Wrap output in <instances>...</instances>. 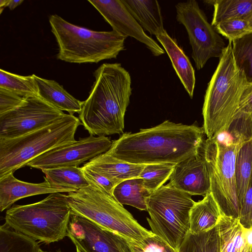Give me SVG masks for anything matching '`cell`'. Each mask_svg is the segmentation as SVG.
I'll list each match as a JSON object with an SVG mask.
<instances>
[{
  "instance_id": "cell-1",
  "label": "cell",
  "mask_w": 252,
  "mask_h": 252,
  "mask_svg": "<svg viewBox=\"0 0 252 252\" xmlns=\"http://www.w3.org/2000/svg\"><path fill=\"white\" fill-rule=\"evenodd\" d=\"M203 127L166 120L136 133H123L106 154L137 164H177L196 154L205 135Z\"/></svg>"
},
{
  "instance_id": "cell-2",
  "label": "cell",
  "mask_w": 252,
  "mask_h": 252,
  "mask_svg": "<svg viewBox=\"0 0 252 252\" xmlns=\"http://www.w3.org/2000/svg\"><path fill=\"white\" fill-rule=\"evenodd\" d=\"M94 75L95 81L79 113L82 125L94 136L123 133L132 93L129 72L121 63H103Z\"/></svg>"
},
{
  "instance_id": "cell-3",
  "label": "cell",
  "mask_w": 252,
  "mask_h": 252,
  "mask_svg": "<svg viewBox=\"0 0 252 252\" xmlns=\"http://www.w3.org/2000/svg\"><path fill=\"white\" fill-rule=\"evenodd\" d=\"M248 84L245 73L236 64L232 42L229 41L204 95L203 128L207 138L229 130Z\"/></svg>"
},
{
  "instance_id": "cell-4",
  "label": "cell",
  "mask_w": 252,
  "mask_h": 252,
  "mask_svg": "<svg viewBox=\"0 0 252 252\" xmlns=\"http://www.w3.org/2000/svg\"><path fill=\"white\" fill-rule=\"evenodd\" d=\"M58 45L57 58L71 63H97L116 59L126 36L116 31L98 32L74 25L57 14L49 17Z\"/></svg>"
},
{
  "instance_id": "cell-5",
  "label": "cell",
  "mask_w": 252,
  "mask_h": 252,
  "mask_svg": "<svg viewBox=\"0 0 252 252\" xmlns=\"http://www.w3.org/2000/svg\"><path fill=\"white\" fill-rule=\"evenodd\" d=\"M81 124L78 118L65 114L52 124L27 134L0 139V178L48 151L75 142V134Z\"/></svg>"
},
{
  "instance_id": "cell-6",
  "label": "cell",
  "mask_w": 252,
  "mask_h": 252,
  "mask_svg": "<svg viewBox=\"0 0 252 252\" xmlns=\"http://www.w3.org/2000/svg\"><path fill=\"white\" fill-rule=\"evenodd\" d=\"M71 215L66 195L52 193L36 203L13 206L6 212L5 223L16 231L48 244L67 236Z\"/></svg>"
},
{
  "instance_id": "cell-7",
  "label": "cell",
  "mask_w": 252,
  "mask_h": 252,
  "mask_svg": "<svg viewBox=\"0 0 252 252\" xmlns=\"http://www.w3.org/2000/svg\"><path fill=\"white\" fill-rule=\"evenodd\" d=\"M71 214L88 219L129 240L139 242L154 234L142 226L112 195L92 185L66 195Z\"/></svg>"
},
{
  "instance_id": "cell-8",
  "label": "cell",
  "mask_w": 252,
  "mask_h": 252,
  "mask_svg": "<svg viewBox=\"0 0 252 252\" xmlns=\"http://www.w3.org/2000/svg\"><path fill=\"white\" fill-rule=\"evenodd\" d=\"M188 193L163 185L146 199L152 233L178 251L189 230V213L195 203Z\"/></svg>"
},
{
  "instance_id": "cell-9",
  "label": "cell",
  "mask_w": 252,
  "mask_h": 252,
  "mask_svg": "<svg viewBox=\"0 0 252 252\" xmlns=\"http://www.w3.org/2000/svg\"><path fill=\"white\" fill-rule=\"evenodd\" d=\"M243 142L235 139L225 143L215 137L204 140L202 145L210 174V192L222 214L235 218L239 215L235 161Z\"/></svg>"
},
{
  "instance_id": "cell-10",
  "label": "cell",
  "mask_w": 252,
  "mask_h": 252,
  "mask_svg": "<svg viewBox=\"0 0 252 252\" xmlns=\"http://www.w3.org/2000/svg\"><path fill=\"white\" fill-rule=\"evenodd\" d=\"M177 21L185 28L192 48L191 56L197 70L212 58H220L226 46L195 0L175 5Z\"/></svg>"
},
{
  "instance_id": "cell-11",
  "label": "cell",
  "mask_w": 252,
  "mask_h": 252,
  "mask_svg": "<svg viewBox=\"0 0 252 252\" xmlns=\"http://www.w3.org/2000/svg\"><path fill=\"white\" fill-rule=\"evenodd\" d=\"M64 114L38 95L25 97L19 106L0 115V139L27 134L52 124Z\"/></svg>"
},
{
  "instance_id": "cell-12",
  "label": "cell",
  "mask_w": 252,
  "mask_h": 252,
  "mask_svg": "<svg viewBox=\"0 0 252 252\" xmlns=\"http://www.w3.org/2000/svg\"><path fill=\"white\" fill-rule=\"evenodd\" d=\"M112 141L104 135L80 138L70 144L48 151L29 162L27 166L44 169L78 167L81 163L107 152Z\"/></svg>"
},
{
  "instance_id": "cell-13",
  "label": "cell",
  "mask_w": 252,
  "mask_h": 252,
  "mask_svg": "<svg viewBox=\"0 0 252 252\" xmlns=\"http://www.w3.org/2000/svg\"><path fill=\"white\" fill-rule=\"evenodd\" d=\"M67 236L87 252H133L130 240L78 215L71 214Z\"/></svg>"
},
{
  "instance_id": "cell-14",
  "label": "cell",
  "mask_w": 252,
  "mask_h": 252,
  "mask_svg": "<svg viewBox=\"0 0 252 252\" xmlns=\"http://www.w3.org/2000/svg\"><path fill=\"white\" fill-rule=\"evenodd\" d=\"M88 1L101 14L113 31L126 37H133L144 44L155 56L164 53L163 49L145 32L121 0H93Z\"/></svg>"
},
{
  "instance_id": "cell-15",
  "label": "cell",
  "mask_w": 252,
  "mask_h": 252,
  "mask_svg": "<svg viewBox=\"0 0 252 252\" xmlns=\"http://www.w3.org/2000/svg\"><path fill=\"white\" fill-rule=\"evenodd\" d=\"M169 180V186L191 195L205 196L210 192V174L202 145L196 154L175 165Z\"/></svg>"
},
{
  "instance_id": "cell-16",
  "label": "cell",
  "mask_w": 252,
  "mask_h": 252,
  "mask_svg": "<svg viewBox=\"0 0 252 252\" xmlns=\"http://www.w3.org/2000/svg\"><path fill=\"white\" fill-rule=\"evenodd\" d=\"M71 189L56 188L46 180L41 183H31L16 179L13 173L0 178V211L2 212L22 198L42 194L72 192Z\"/></svg>"
},
{
  "instance_id": "cell-17",
  "label": "cell",
  "mask_w": 252,
  "mask_h": 252,
  "mask_svg": "<svg viewBox=\"0 0 252 252\" xmlns=\"http://www.w3.org/2000/svg\"><path fill=\"white\" fill-rule=\"evenodd\" d=\"M84 165L108 179L115 186L125 180L138 178L145 166L124 161L106 153Z\"/></svg>"
},
{
  "instance_id": "cell-18",
  "label": "cell",
  "mask_w": 252,
  "mask_h": 252,
  "mask_svg": "<svg viewBox=\"0 0 252 252\" xmlns=\"http://www.w3.org/2000/svg\"><path fill=\"white\" fill-rule=\"evenodd\" d=\"M37 88V95L57 109L67 111L74 115L80 113L84 101H80L69 94L56 81L39 77L33 74Z\"/></svg>"
},
{
  "instance_id": "cell-19",
  "label": "cell",
  "mask_w": 252,
  "mask_h": 252,
  "mask_svg": "<svg viewBox=\"0 0 252 252\" xmlns=\"http://www.w3.org/2000/svg\"><path fill=\"white\" fill-rule=\"evenodd\" d=\"M167 52L178 77L191 98L195 84L194 70L189 58L178 46L176 40L166 31L156 36Z\"/></svg>"
},
{
  "instance_id": "cell-20",
  "label": "cell",
  "mask_w": 252,
  "mask_h": 252,
  "mask_svg": "<svg viewBox=\"0 0 252 252\" xmlns=\"http://www.w3.org/2000/svg\"><path fill=\"white\" fill-rule=\"evenodd\" d=\"M128 11L140 25L156 36L166 32L161 9L156 0H121Z\"/></svg>"
},
{
  "instance_id": "cell-21",
  "label": "cell",
  "mask_w": 252,
  "mask_h": 252,
  "mask_svg": "<svg viewBox=\"0 0 252 252\" xmlns=\"http://www.w3.org/2000/svg\"><path fill=\"white\" fill-rule=\"evenodd\" d=\"M222 215L211 192L195 202L189 213V230L198 234L215 228Z\"/></svg>"
},
{
  "instance_id": "cell-22",
  "label": "cell",
  "mask_w": 252,
  "mask_h": 252,
  "mask_svg": "<svg viewBox=\"0 0 252 252\" xmlns=\"http://www.w3.org/2000/svg\"><path fill=\"white\" fill-rule=\"evenodd\" d=\"M220 252H249L245 230L238 218L222 215L217 225Z\"/></svg>"
},
{
  "instance_id": "cell-23",
  "label": "cell",
  "mask_w": 252,
  "mask_h": 252,
  "mask_svg": "<svg viewBox=\"0 0 252 252\" xmlns=\"http://www.w3.org/2000/svg\"><path fill=\"white\" fill-rule=\"evenodd\" d=\"M138 177L125 180L117 185L112 195L121 205H127L147 211L146 199L151 194Z\"/></svg>"
},
{
  "instance_id": "cell-24",
  "label": "cell",
  "mask_w": 252,
  "mask_h": 252,
  "mask_svg": "<svg viewBox=\"0 0 252 252\" xmlns=\"http://www.w3.org/2000/svg\"><path fill=\"white\" fill-rule=\"evenodd\" d=\"M44 179L55 188L71 189L75 191L90 186L82 167H60L41 170Z\"/></svg>"
},
{
  "instance_id": "cell-25",
  "label": "cell",
  "mask_w": 252,
  "mask_h": 252,
  "mask_svg": "<svg viewBox=\"0 0 252 252\" xmlns=\"http://www.w3.org/2000/svg\"><path fill=\"white\" fill-rule=\"evenodd\" d=\"M235 177L240 207L252 180V138L243 141L238 151Z\"/></svg>"
},
{
  "instance_id": "cell-26",
  "label": "cell",
  "mask_w": 252,
  "mask_h": 252,
  "mask_svg": "<svg viewBox=\"0 0 252 252\" xmlns=\"http://www.w3.org/2000/svg\"><path fill=\"white\" fill-rule=\"evenodd\" d=\"M205 2L214 6L211 22L214 27L227 20L246 19L252 12V0H213Z\"/></svg>"
},
{
  "instance_id": "cell-27",
  "label": "cell",
  "mask_w": 252,
  "mask_h": 252,
  "mask_svg": "<svg viewBox=\"0 0 252 252\" xmlns=\"http://www.w3.org/2000/svg\"><path fill=\"white\" fill-rule=\"evenodd\" d=\"M40 246L35 240L9 227H0V252H38Z\"/></svg>"
},
{
  "instance_id": "cell-28",
  "label": "cell",
  "mask_w": 252,
  "mask_h": 252,
  "mask_svg": "<svg viewBox=\"0 0 252 252\" xmlns=\"http://www.w3.org/2000/svg\"><path fill=\"white\" fill-rule=\"evenodd\" d=\"M178 252H220L217 226L208 231L198 234L189 232Z\"/></svg>"
},
{
  "instance_id": "cell-29",
  "label": "cell",
  "mask_w": 252,
  "mask_h": 252,
  "mask_svg": "<svg viewBox=\"0 0 252 252\" xmlns=\"http://www.w3.org/2000/svg\"><path fill=\"white\" fill-rule=\"evenodd\" d=\"M0 88L22 97L38 95L33 74L21 76L0 69Z\"/></svg>"
},
{
  "instance_id": "cell-30",
  "label": "cell",
  "mask_w": 252,
  "mask_h": 252,
  "mask_svg": "<svg viewBox=\"0 0 252 252\" xmlns=\"http://www.w3.org/2000/svg\"><path fill=\"white\" fill-rule=\"evenodd\" d=\"M232 52L237 67L252 82V32L232 41Z\"/></svg>"
},
{
  "instance_id": "cell-31",
  "label": "cell",
  "mask_w": 252,
  "mask_h": 252,
  "mask_svg": "<svg viewBox=\"0 0 252 252\" xmlns=\"http://www.w3.org/2000/svg\"><path fill=\"white\" fill-rule=\"evenodd\" d=\"M175 165L168 163L145 165L139 177L142 179L145 188L152 193L169 180Z\"/></svg>"
},
{
  "instance_id": "cell-32",
  "label": "cell",
  "mask_w": 252,
  "mask_h": 252,
  "mask_svg": "<svg viewBox=\"0 0 252 252\" xmlns=\"http://www.w3.org/2000/svg\"><path fill=\"white\" fill-rule=\"evenodd\" d=\"M214 27L220 34L231 42L252 32V29L245 19L225 21Z\"/></svg>"
},
{
  "instance_id": "cell-33",
  "label": "cell",
  "mask_w": 252,
  "mask_h": 252,
  "mask_svg": "<svg viewBox=\"0 0 252 252\" xmlns=\"http://www.w3.org/2000/svg\"><path fill=\"white\" fill-rule=\"evenodd\" d=\"M82 168L90 185L95 186L112 195L115 185L110 180L85 165Z\"/></svg>"
},
{
  "instance_id": "cell-34",
  "label": "cell",
  "mask_w": 252,
  "mask_h": 252,
  "mask_svg": "<svg viewBox=\"0 0 252 252\" xmlns=\"http://www.w3.org/2000/svg\"><path fill=\"white\" fill-rule=\"evenodd\" d=\"M231 133L235 137V139H240L242 141L252 138V113L235 120Z\"/></svg>"
},
{
  "instance_id": "cell-35",
  "label": "cell",
  "mask_w": 252,
  "mask_h": 252,
  "mask_svg": "<svg viewBox=\"0 0 252 252\" xmlns=\"http://www.w3.org/2000/svg\"><path fill=\"white\" fill-rule=\"evenodd\" d=\"M136 243L147 252H178L167 242L154 234Z\"/></svg>"
},
{
  "instance_id": "cell-36",
  "label": "cell",
  "mask_w": 252,
  "mask_h": 252,
  "mask_svg": "<svg viewBox=\"0 0 252 252\" xmlns=\"http://www.w3.org/2000/svg\"><path fill=\"white\" fill-rule=\"evenodd\" d=\"M239 221L245 228H252V180L239 207Z\"/></svg>"
},
{
  "instance_id": "cell-37",
  "label": "cell",
  "mask_w": 252,
  "mask_h": 252,
  "mask_svg": "<svg viewBox=\"0 0 252 252\" xmlns=\"http://www.w3.org/2000/svg\"><path fill=\"white\" fill-rule=\"evenodd\" d=\"M24 99L25 97L0 88V115L17 107Z\"/></svg>"
},
{
  "instance_id": "cell-38",
  "label": "cell",
  "mask_w": 252,
  "mask_h": 252,
  "mask_svg": "<svg viewBox=\"0 0 252 252\" xmlns=\"http://www.w3.org/2000/svg\"><path fill=\"white\" fill-rule=\"evenodd\" d=\"M252 113V82L249 83L241 98L234 121ZM233 121V122H234Z\"/></svg>"
},
{
  "instance_id": "cell-39",
  "label": "cell",
  "mask_w": 252,
  "mask_h": 252,
  "mask_svg": "<svg viewBox=\"0 0 252 252\" xmlns=\"http://www.w3.org/2000/svg\"><path fill=\"white\" fill-rule=\"evenodd\" d=\"M245 236L248 246L252 248V228H245Z\"/></svg>"
},
{
  "instance_id": "cell-40",
  "label": "cell",
  "mask_w": 252,
  "mask_h": 252,
  "mask_svg": "<svg viewBox=\"0 0 252 252\" xmlns=\"http://www.w3.org/2000/svg\"><path fill=\"white\" fill-rule=\"evenodd\" d=\"M23 1V0H9L7 6L9 7L10 10H12L17 6L21 4V3Z\"/></svg>"
},
{
  "instance_id": "cell-41",
  "label": "cell",
  "mask_w": 252,
  "mask_h": 252,
  "mask_svg": "<svg viewBox=\"0 0 252 252\" xmlns=\"http://www.w3.org/2000/svg\"><path fill=\"white\" fill-rule=\"evenodd\" d=\"M133 252H147L135 241L130 240Z\"/></svg>"
},
{
  "instance_id": "cell-42",
  "label": "cell",
  "mask_w": 252,
  "mask_h": 252,
  "mask_svg": "<svg viewBox=\"0 0 252 252\" xmlns=\"http://www.w3.org/2000/svg\"><path fill=\"white\" fill-rule=\"evenodd\" d=\"M70 240L75 246L76 252H87L75 239L71 238Z\"/></svg>"
},
{
  "instance_id": "cell-43",
  "label": "cell",
  "mask_w": 252,
  "mask_h": 252,
  "mask_svg": "<svg viewBox=\"0 0 252 252\" xmlns=\"http://www.w3.org/2000/svg\"><path fill=\"white\" fill-rule=\"evenodd\" d=\"M9 0H0V8H4L7 7Z\"/></svg>"
},
{
  "instance_id": "cell-44",
  "label": "cell",
  "mask_w": 252,
  "mask_h": 252,
  "mask_svg": "<svg viewBox=\"0 0 252 252\" xmlns=\"http://www.w3.org/2000/svg\"><path fill=\"white\" fill-rule=\"evenodd\" d=\"M246 20L248 21L251 29H252V12L249 15V16L247 17Z\"/></svg>"
},
{
  "instance_id": "cell-45",
  "label": "cell",
  "mask_w": 252,
  "mask_h": 252,
  "mask_svg": "<svg viewBox=\"0 0 252 252\" xmlns=\"http://www.w3.org/2000/svg\"><path fill=\"white\" fill-rule=\"evenodd\" d=\"M49 252L44 251H43V250H41V249H40V250L39 251V252Z\"/></svg>"
},
{
  "instance_id": "cell-46",
  "label": "cell",
  "mask_w": 252,
  "mask_h": 252,
  "mask_svg": "<svg viewBox=\"0 0 252 252\" xmlns=\"http://www.w3.org/2000/svg\"><path fill=\"white\" fill-rule=\"evenodd\" d=\"M252 249L250 250V251L249 252H251V250Z\"/></svg>"
},
{
  "instance_id": "cell-47",
  "label": "cell",
  "mask_w": 252,
  "mask_h": 252,
  "mask_svg": "<svg viewBox=\"0 0 252 252\" xmlns=\"http://www.w3.org/2000/svg\"><path fill=\"white\" fill-rule=\"evenodd\" d=\"M251 252H252V250H251Z\"/></svg>"
}]
</instances>
